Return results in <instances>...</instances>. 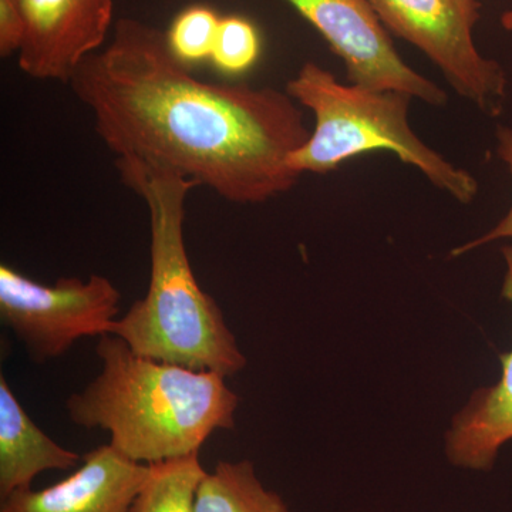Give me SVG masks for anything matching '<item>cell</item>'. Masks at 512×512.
Segmentation results:
<instances>
[{
	"instance_id": "3",
	"label": "cell",
	"mask_w": 512,
	"mask_h": 512,
	"mask_svg": "<svg viewBox=\"0 0 512 512\" xmlns=\"http://www.w3.org/2000/svg\"><path fill=\"white\" fill-rule=\"evenodd\" d=\"M121 183L148 208L151 271L147 295L113 323L110 335L137 355L227 377L247 366L224 313L195 279L184 241L185 201L197 185L181 175L116 158Z\"/></svg>"
},
{
	"instance_id": "17",
	"label": "cell",
	"mask_w": 512,
	"mask_h": 512,
	"mask_svg": "<svg viewBox=\"0 0 512 512\" xmlns=\"http://www.w3.org/2000/svg\"><path fill=\"white\" fill-rule=\"evenodd\" d=\"M498 147L497 153L501 160L507 164L512 174V128L498 127L497 130ZM512 238V207L505 215L500 224L495 225L488 234L483 235L481 238L474 239V241L467 242L463 247H458L451 251V256H461L466 252L473 251L481 245L488 244V242L497 241V239Z\"/></svg>"
},
{
	"instance_id": "2",
	"label": "cell",
	"mask_w": 512,
	"mask_h": 512,
	"mask_svg": "<svg viewBox=\"0 0 512 512\" xmlns=\"http://www.w3.org/2000/svg\"><path fill=\"white\" fill-rule=\"evenodd\" d=\"M100 375L67 399L70 420L109 431L110 444L141 464L200 453L217 430L235 427L239 397L225 377L137 355L126 340L100 336Z\"/></svg>"
},
{
	"instance_id": "7",
	"label": "cell",
	"mask_w": 512,
	"mask_h": 512,
	"mask_svg": "<svg viewBox=\"0 0 512 512\" xmlns=\"http://www.w3.org/2000/svg\"><path fill=\"white\" fill-rule=\"evenodd\" d=\"M343 60L348 80L377 92H400L431 106L447 94L403 62L367 0H285Z\"/></svg>"
},
{
	"instance_id": "12",
	"label": "cell",
	"mask_w": 512,
	"mask_h": 512,
	"mask_svg": "<svg viewBox=\"0 0 512 512\" xmlns=\"http://www.w3.org/2000/svg\"><path fill=\"white\" fill-rule=\"evenodd\" d=\"M195 512H291L281 495L268 490L249 460L220 461L195 495Z\"/></svg>"
},
{
	"instance_id": "14",
	"label": "cell",
	"mask_w": 512,
	"mask_h": 512,
	"mask_svg": "<svg viewBox=\"0 0 512 512\" xmlns=\"http://www.w3.org/2000/svg\"><path fill=\"white\" fill-rule=\"evenodd\" d=\"M261 49V35L251 20L225 16L221 18L210 60L218 72L239 76L255 66Z\"/></svg>"
},
{
	"instance_id": "11",
	"label": "cell",
	"mask_w": 512,
	"mask_h": 512,
	"mask_svg": "<svg viewBox=\"0 0 512 512\" xmlns=\"http://www.w3.org/2000/svg\"><path fill=\"white\" fill-rule=\"evenodd\" d=\"M83 457L50 439L36 426L0 377V497L32 488L45 471L76 467Z\"/></svg>"
},
{
	"instance_id": "8",
	"label": "cell",
	"mask_w": 512,
	"mask_h": 512,
	"mask_svg": "<svg viewBox=\"0 0 512 512\" xmlns=\"http://www.w3.org/2000/svg\"><path fill=\"white\" fill-rule=\"evenodd\" d=\"M25 37L20 70L43 82L69 84L80 64L99 52L113 23V0H22Z\"/></svg>"
},
{
	"instance_id": "4",
	"label": "cell",
	"mask_w": 512,
	"mask_h": 512,
	"mask_svg": "<svg viewBox=\"0 0 512 512\" xmlns=\"http://www.w3.org/2000/svg\"><path fill=\"white\" fill-rule=\"evenodd\" d=\"M286 93L315 116V130L289 157L295 173H332L345 161L383 150L416 167L461 204L476 198V178L431 150L410 127L409 94L346 86L315 62L303 64Z\"/></svg>"
},
{
	"instance_id": "16",
	"label": "cell",
	"mask_w": 512,
	"mask_h": 512,
	"mask_svg": "<svg viewBox=\"0 0 512 512\" xmlns=\"http://www.w3.org/2000/svg\"><path fill=\"white\" fill-rule=\"evenodd\" d=\"M25 29L22 0H0V56L18 55Z\"/></svg>"
},
{
	"instance_id": "6",
	"label": "cell",
	"mask_w": 512,
	"mask_h": 512,
	"mask_svg": "<svg viewBox=\"0 0 512 512\" xmlns=\"http://www.w3.org/2000/svg\"><path fill=\"white\" fill-rule=\"evenodd\" d=\"M387 32L421 50L460 96L488 116L503 109V67L478 52V0H367Z\"/></svg>"
},
{
	"instance_id": "10",
	"label": "cell",
	"mask_w": 512,
	"mask_h": 512,
	"mask_svg": "<svg viewBox=\"0 0 512 512\" xmlns=\"http://www.w3.org/2000/svg\"><path fill=\"white\" fill-rule=\"evenodd\" d=\"M503 254L507 262L503 296L512 303V247H505ZM500 360V382L477 390L454 419L447 436V456L454 466L490 470L500 447L512 439V350Z\"/></svg>"
},
{
	"instance_id": "15",
	"label": "cell",
	"mask_w": 512,
	"mask_h": 512,
	"mask_svg": "<svg viewBox=\"0 0 512 512\" xmlns=\"http://www.w3.org/2000/svg\"><path fill=\"white\" fill-rule=\"evenodd\" d=\"M221 18L207 6H190L178 13L167 32L168 45L181 62L191 64L211 59Z\"/></svg>"
},
{
	"instance_id": "1",
	"label": "cell",
	"mask_w": 512,
	"mask_h": 512,
	"mask_svg": "<svg viewBox=\"0 0 512 512\" xmlns=\"http://www.w3.org/2000/svg\"><path fill=\"white\" fill-rule=\"evenodd\" d=\"M69 86L116 158L171 171L234 204H262L301 177L289 157L311 131L288 93L204 82L174 55L167 32L141 20H117Z\"/></svg>"
},
{
	"instance_id": "5",
	"label": "cell",
	"mask_w": 512,
	"mask_h": 512,
	"mask_svg": "<svg viewBox=\"0 0 512 512\" xmlns=\"http://www.w3.org/2000/svg\"><path fill=\"white\" fill-rule=\"evenodd\" d=\"M120 299L106 276L45 285L0 266V318L37 363L63 356L79 339L110 335Z\"/></svg>"
},
{
	"instance_id": "18",
	"label": "cell",
	"mask_w": 512,
	"mask_h": 512,
	"mask_svg": "<svg viewBox=\"0 0 512 512\" xmlns=\"http://www.w3.org/2000/svg\"><path fill=\"white\" fill-rule=\"evenodd\" d=\"M500 22L501 26H503L507 32L512 33V9L507 10V12H504L503 15H501Z\"/></svg>"
},
{
	"instance_id": "13",
	"label": "cell",
	"mask_w": 512,
	"mask_h": 512,
	"mask_svg": "<svg viewBox=\"0 0 512 512\" xmlns=\"http://www.w3.org/2000/svg\"><path fill=\"white\" fill-rule=\"evenodd\" d=\"M205 476L198 454L150 464V476L130 512H195V495Z\"/></svg>"
},
{
	"instance_id": "9",
	"label": "cell",
	"mask_w": 512,
	"mask_h": 512,
	"mask_svg": "<svg viewBox=\"0 0 512 512\" xmlns=\"http://www.w3.org/2000/svg\"><path fill=\"white\" fill-rule=\"evenodd\" d=\"M148 476L150 464L106 444L84 454L82 466L59 483L3 497L0 512H130Z\"/></svg>"
}]
</instances>
